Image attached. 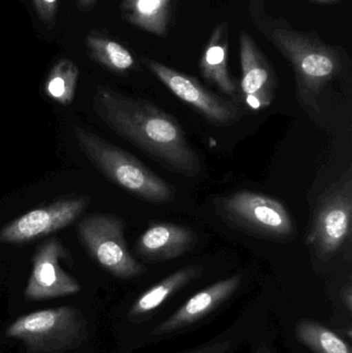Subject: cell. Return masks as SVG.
Instances as JSON below:
<instances>
[{
    "label": "cell",
    "instance_id": "1",
    "mask_svg": "<svg viewBox=\"0 0 352 353\" xmlns=\"http://www.w3.org/2000/svg\"><path fill=\"white\" fill-rule=\"evenodd\" d=\"M92 109L116 134L167 171L185 176L200 175L202 163L185 130L174 116L154 103L99 85L92 97Z\"/></svg>",
    "mask_w": 352,
    "mask_h": 353
},
{
    "label": "cell",
    "instance_id": "2",
    "mask_svg": "<svg viewBox=\"0 0 352 353\" xmlns=\"http://www.w3.org/2000/svg\"><path fill=\"white\" fill-rule=\"evenodd\" d=\"M249 17L260 34L291 63L301 107L310 117H318L322 92L344 74L349 65L346 51L326 43L316 33L293 28L282 17L271 16L265 0H250Z\"/></svg>",
    "mask_w": 352,
    "mask_h": 353
},
{
    "label": "cell",
    "instance_id": "3",
    "mask_svg": "<svg viewBox=\"0 0 352 353\" xmlns=\"http://www.w3.org/2000/svg\"><path fill=\"white\" fill-rule=\"evenodd\" d=\"M78 146L101 173L134 196L154 205L175 199L173 185L143 165L127 151L79 125L74 126Z\"/></svg>",
    "mask_w": 352,
    "mask_h": 353
},
{
    "label": "cell",
    "instance_id": "4",
    "mask_svg": "<svg viewBox=\"0 0 352 353\" xmlns=\"http://www.w3.org/2000/svg\"><path fill=\"white\" fill-rule=\"evenodd\" d=\"M6 334L20 340L28 353H64L81 345L88 331L83 313L63 306L24 315L16 319Z\"/></svg>",
    "mask_w": 352,
    "mask_h": 353
},
{
    "label": "cell",
    "instance_id": "5",
    "mask_svg": "<svg viewBox=\"0 0 352 353\" xmlns=\"http://www.w3.org/2000/svg\"><path fill=\"white\" fill-rule=\"evenodd\" d=\"M215 208L231 228L266 240L285 242L296 234V224L278 199L253 191H237L217 197Z\"/></svg>",
    "mask_w": 352,
    "mask_h": 353
},
{
    "label": "cell",
    "instance_id": "6",
    "mask_svg": "<svg viewBox=\"0 0 352 353\" xmlns=\"http://www.w3.org/2000/svg\"><path fill=\"white\" fill-rule=\"evenodd\" d=\"M351 169L320 197L306 234L305 243L318 259L330 261L351 240Z\"/></svg>",
    "mask_w": 352,
    "mask_h": 353
},
{
    "label": "cell",
    "instance_id": "7",
    "mask_svg": "<svg viewBox=\"0 0 352 353\" xmlns=\"http://www.w3.org/2000/svg\"><path fill=\"white\" fill-rule=\"evenodd\" d=\"M121 218L110 214L86 216L78 224V232L91 256L103 269L121 279L138 277L146 269L128 250Z\"/></svg>",
    "mask_w": 352,
    "mask_h": 353
},
{
    "label": "cell",
    "instance_id": "8",
    "mask_svg": "<svg viewBox=\"0 0 352 353\" xmlns=\"http://www.w3.org/2000/svg\"><path fill=\"white\" fill-rule=\"evenodd\" d=\"M143 64L178 99L191 105L209 123L231 126L242 118L239 103L227 101L203 86L196 78L178 72L150 58L142 57Z\"/></svg>",
    "mask_w": 352,
    "mask_h": 353
},
{
    "label": "cell",
    "instance_id": "9",
    "mask_svg": "<svg viewBox=\"0 0 352 353\" xmlns=\"http://www.w3.org/2000/svg\"><path fill=\"white\" fill-rule=\"evenodd\" d=\"M90 199L80 196L59 199L47 207L32 210L0 230L2 244H25L53 234L74 221L88 207Z\"/></svg>",
    "mask_w": 352,
    "mask_h": 353
},
{
    "label": "cell",
    "instance_id": "10",
    "mask_svg": "<svg viewBox=\"0 0 352 353\" xmlns=\"http://www.w3.org/2000/svg\"><path fill=\"white\" fill-rule=\"evenodd\" d=\"M68 252L61 241L50 239L41 244L32 259V271L25 288V298L31 301L48 300L78 294L81 285L60 265Z\"/></svg>",
    "mask_w": 352,
    "mask_h": 353
},
{
    "label": "cell",
    "instance_id": "11",
    "mask_svg": "<svg viewBox=\"0 0 352 353\" xmlns=\"http://www.w3.org/2000/svg\"><path fill=\"white\" fill-rule=\"evenodd\" d=\"M241 97L248 108L258 111L272 103L277 89L274 70L254 39L245 31L240 33Z\"/></svg>",
    "mask_w": 352,
    "mask_h": 353
},
{
    "label": "cell",
    "instance_id": "12",
    "mask_svg": "<svg viewBox=\"0 0 352 353\" xmlns=\"http://www.w3.org/2000/svg\"><path fill=\"white\" fill-rule=\"evenodd\" d=\"M241 283L242 276L234 275L204 288L184 303L169 319L157 325L153 335H169L198 323L231 299Z\"/></svg>",
    "mask_w": 352,
    "mask_h": 353
},
{
    "label": "cell",
    "instance_id": "13",
    "mask_svg": "<svg viewBox=\"0 0 352 353\" xmlns=\"http://www.w3.org/2000/svg\"><path fill=\"white\" fill-rule=\"evenodd\" d=\"M198 243V234L180 224L161 222L149 226L136 241L134 250L150 263L178 259Z\"/></svg>",
    "mask_w": 352,
    "mask_h": 353
},
{
    "label": "cell",
    "instance_id": "14",
    "mask_svg": "<svg viewBox=\"0 0 352 353\" xmlns=\"http://www.w3.org/2000/svg\"><path fill=\"white\" fill-rule=\"evenodd\" d=\"M229 24L219 23L213 29L208 43L200 56V68L203 78L215 85L223 94L238 103L240 99L239 88L229 74Z\"/></svg>",
    "mask_w": 352,
    "mask_h": 353
},
{
    "label": "cell",
    "instance_id": "15",
    "mask_svg": "<svg viewBox=\"0 0 352 353\" xmlns=\"http://www.w3.org/2000/svg\"><path fill=\"white\" fill-rule=\"evenodd\" d=\"M124 21L150 34L165 37L173 23L175 0H122Z\"/></svg>",
    "mask_w": 352,
    "mask_h": 353
},
{
    "label": "cell",
    "instance_id": "16",
    "mask_svg": "<svg viewBox=\"0 0 352 353\" xmlns=\"http://www.w3.org/2000/svg\"><path fill=\"white\" fill-rule=\"evenodd\" d=\"M204 273L202 265H188L174 272L158 283L149 288L132 305L130 311L132 319H143L158 310L167 301L183 290L188 284L200 278Z\"/></svg>",
    "mask_w": 352,
    "mask_h": 353
},
{
    "label": "cell",
    "instance_id": "17",
    "mask_svg": "<svg viewBox=\"0 0 352 353\" xmlns=\"http://www.w3.org/2000/svg\"><path fill=\"white\" fill-rule=\"evenodd\" d=\"M85 43L89 57L111 72L124 74L136 68L134 55L114 39L90 33L87 35Z\"/></svg>",
    "mask_w": 352,
    "mask_h": 353
},
{
    "label": "cell",
    "instance_id": "18",
    "mask_svg": "<svg viewBox=\"0 0 352 353\" xmlns=\"http://www.w3.org/2000/svg\"><path fill=\"white\" fill-rule=\"evenodd\" d=\"M80 70L70 58H62L52 68L45 83L48 97L62 105H70L76 97Z\"/></svg>",
    "mask_w": 352,
    "mask_h": 353
},
{
    "label": "cell",
    "instance_id": "19",
    "mask_svg": "<svg viewBox=\"0 0 352 353\" xmlns=\"http://www.w3.org/2000/svg\"><path fill=\"white\" fill-rule=\"evenodd\" d=\"M298 339L315 353H351L349 344L332 330L310 319H302L296 327Z\"/></svg>",
    "mask_w": 352,
    "mask_h": 353
},
{
    "label": "cell",
    "instance_id": "20",
    "mask_svg": "<svg viewBox=\"0 0 352 353\" xmlns=\"http://www.w3.org/2000/svg\"><path fill=\"white\" fill-rule=\"evenodd\" d=\"M35 12L41 22L49 29H53L57 18L59 0H33Z\"/></svg>",
    "mask_w": 352,
    "mask_h": 353
},
{
    "label": "cell",
    "instance_id": "21",
    "mask_svg": "<svg viewBox=\"0 0 352 353\" xmlns=\"http://www.w3.org/2000/svg\"><path fill=\"white\" fill-rule=\"evenodd\" d=\"M231 348H233V342L227 340V341H218L208 344V345H204L185 353H229Z\"/></svg>",
    "mask_w": 352,
    "mask_h": 353
},
{
    "label": "cell",
    "instance_id": "22",
    "mask_svg": "<svg viewBox=\"0 0 352 353\" xmlns=\"http://www.w3.org/2000/svg\"><path fill=\"white\" fill-rule=\"evenodd\" d=\"M341 298H342L343 303H344L346 308L349 309V312H351L352 286L351 282H349V283L342 288V290H341Z\"/></svg>",
    "mask_w": 352,
    "mask_h": 353
},
{
    "label": "cell",
    "instance_id": "23",
    "mask_svg": "<svg viewBox=\"0 0 352 353\" xmlns=\"http://www.w3.org/2000/svg\"><path fill=\"white\" fill-rule=\"evenodd\" d=\"M96 1L97 0H76V3H78L80 10L89 12V10H92Z\"/></svg>",
    "mask_w": 352,
    "mask_h": 353
},
{
    "label": "cell",
    "instance_id": "24",
    "mask_svg": "<svg viewBox=\"0 0 352 353\" xmlns=\"http://www.w3.org/2000/svg\"><path fill=\"white\" fill-rule=\"evenodd\" d=\"M309 1L314 2V3L329 4L335 3V2L339 1V0H309Z\"/></svg>",
    "mask_w": 352,
    "mask_h": 353
},
{
    "label": "cell",
    "instance_id": "25",
    "mask_svg": "<svg viewBox=\"0 0 352 353\" xmlns=\"http://www.w3.org/2000/svg\"><path fill=\"white\" fill-rule=\"evenodd\" d=\"M256 353H272V352H271L270 350H269L268 347H262V348H260V350H258V352Z\"/></svg>",
    "mask_w": 352,
    "mask_h": 353
}]
</instances>
